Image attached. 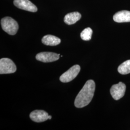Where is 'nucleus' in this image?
I'll list each match as a JSON object with an SVG mask.
<instances>
[{"instance_id": "9", "label": "nucleus", "mask_w": 130, "mask_h": 130, "mask_svg": "<svg viewBox=\"0 0 130 130\" xmlns=\"http://www.w3.org/2000/svg\"><path fill=\"white\" fill-rule=\"evenodd\" d=\"M113 20L118 23L130 22V11L123 10L117 12L114 15Z\"/></svg>"}, {"instance_id": "1", "label": "nucleus", "mask_w": 130, "mask_h": 130, "mask_svg": "<svg viewBox=\"0 0 130 130\" xmlns=\"http://www.w3.org/2000/svg\"><path fill=\"white\" fill-rule=\"evenodd\" d=\"M95 88L94 82L92 79L87 80L76 98L75 106L77 108H82L87 106L93 99Z\"/></svg>"}, {"instance_id": "3", "label": "nucleus", "mask_w": 130, "mask_h": 130, "mask_svg": "<svg viewBox=\"0 0 130 130\" xmlns=\"http://www.w3.org/2000/svg\"><path fill=\"white\" fill-rule=\"evenodd\" d=\"M17 70V67L14 62L7 58L0 59V74L13 73Z\"/></svg>"}, {"instance_id": "13", "label": "nucleus", "mask_w": 130, "mask_h": 130, "mask_svg": "<svg viewBox=\"0 0 130 130\" xmlns=\"http://www.w3.org/2000/svg\"><path fill=\"white\" fill-rule=\"evenodd\" d=\"M93 30L90 28H85L80 33V37L84 41H89L91 39Z\"/></svg>"}, {"instance_id": "14", "label": "nucleus", "mask_w": 130, "mask_h": 130, "mask_svg": "<svg viewBox=\"0 0 130 130\" xmlns=\"http://www.w3.org/2000/svg\"><path fill=\"white\" fill-rule=\"evenodd\" d=\"M52 119V116H49V117H48V119L49 120H51Z\"/></svg>"}, {"instance_id": "4", "label": "nucleus", "mask_w": 130, "mask_h": 130, "mask_svg": "<svg viewBox=\"0 0 130 130\" xmlns=\"http://www.w3.org/2000/svg\"><path fill=\"white\" fill-rule=\"evenodd\" d=\"M80 67L78 65H75L64 73L60 77L59 79L62 83H69L77 76L80 71Z\"/></svg>"}, {"instance_id": "5", "label": "nucleus", "mask_w": 130, "mask_h": 130, "mask_svg": "<svg viewBox=\"0 0 130 130\" xmlns=\"http://www.w3.org/2000/svg\"><path fill=\"white\" fill-rule=\"evenodd\" d=\"M125 84L122 82L113 85L110 90V93L113 98L118 100L122 98L125 93Z\"/></svg>"}, {"instance_id": "8", "label": "nucleus", "mask_w": 130, "mask_h": 130, "mask_svg": "<svg viewBox=\"0 0 130 130\" xmlns=\"http://www.w3.org/2000/svg\"><path fill=\"white\" fill-rule=\"evenodd\" d=\"M30 119L36 122H42L48 119L49 115L46 112L42 110H36L31 112L29 115Z\"/></svg>"}, {"instance_id": "10", "label": "nucleus", "mask_w": 130, "mask_h": 130, "mask_svg": "<svg viewBox=\"0 0 130 130\" xmlns=\"http://www.w3.org/2000/svg\"><path fill=\"white\" fill-rule=\"evenodd\" d=\"M42 43L48 46H56L60 43L61 40L52 35H47L42 38Z\"/></svg>"}, {"instance_id": "2", "label": "nucleus", "mask_w": 130, "mask_h": 130, "mask_svg": "<svg viewBox=\"0 0 130 130\" xmlns=\"http://www.w3.org/2000/svg\"><path fill=\"white\" fill-rule=\"evenodd\" d=\"M2 28L5 32L11 35H15L19 29V24L14 19L10 17H5L1 21Z\"/></svg>"}, {"instance_id": "6", "label": "nucleus", "mask_w": 130, "mask_h": 130, "mask_svg": "<svg viewBox=\"0 0 130 130\" xmlns=\"http://www.w3.org/2000/svg\"><path fill=\"white\" fill-rule=\"evenodd\" d=\"M60 54L52 52H41L37 54L36 58L38 61L44 63L52 62L59 59Z\"/></svg>"}, {"instance_id": "11", "label": "nucleus", "mask_w": 130, "mask_h": 130, "mask_svg": "<svg viewBox=\"0 0 130 130\" xmlns=\"http://www.w3.org/2000/svg\"><path fill=\"white\" fill-rule=\"evenodd\" d=\"M82 15L78 12L70 13L65 15L64 19L65 23L68 25H72L76 23L81 19Z\"/></svg>"}, {"instance_id": "12", "label": "nucleus", "mask_w": 130, "mask_h": 130, "mask_svg": "<svg viewBox=\"0 0 130 130\" xmlns=\"http://www.w3.org/2000/svg\"><path fill=\"white\" fill-rule=\"evenodd\" d=\"M118 72L121 74H128L130 73V60L122 63L118 69Z\"/></svg>"}, {"instance_id": "7", "label": "nucleus", "mask_w": 130, "mask_h": 130, "mask_svg": "<svg viewBox=\"0 0 130 130\" xmlns=\"http://www.w3.org/2000/svg\"><path fill=\"white\" fill-rule=\"evenodd\" d=\"M14 4L17 7L31 12L37 11V7L29 0H14Z\"/></svg>"}]
</instances>
